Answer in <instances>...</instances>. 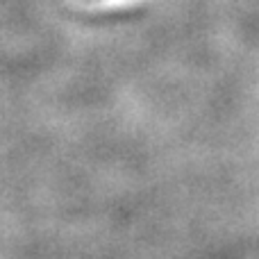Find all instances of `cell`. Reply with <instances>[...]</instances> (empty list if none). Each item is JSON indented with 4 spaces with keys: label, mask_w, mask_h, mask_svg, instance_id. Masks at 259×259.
<instances>
[]
</instances>
